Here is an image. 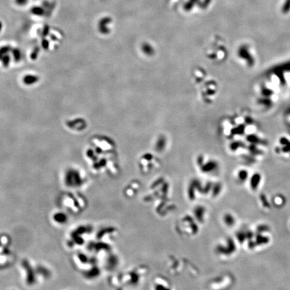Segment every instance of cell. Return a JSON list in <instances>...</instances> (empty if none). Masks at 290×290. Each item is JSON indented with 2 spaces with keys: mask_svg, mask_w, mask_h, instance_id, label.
<instances>
[{
  "mask_svg": "<svg viewBox=\"0 0 290 290\" xmlns=\"http://www.w3.org/2000/svg\"><path fill=\"white\" fill-rule=\"evenodd\" d=\"M285 118L286 121H287V122L289 123V124L290 125V110L289 112L286 113L285 116Z\"/></svg>",
  "mask_w": 290,
  "mask_h": 290,
  "instance_id": "7a4b0ae2",
  "label": "cell"
},
{
  "mask_svg": "<svg viewBox=\"0 0 290 290\" xmlns=\"http://www.w3.org/2000/svg\"><path fill=\"white\" fill-rule=\"evenodd\" d=\"M274 152L283 157L290 156V136L283 134L279 136L275 144Z\"/></svg>",
  "mask_w": 290,
  "mask_h": 290,
  "instance_id": "6da1fadb",
  "label": "cell"
}]
</instances>
